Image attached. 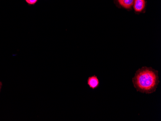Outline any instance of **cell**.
Masks as SVG:
<instances>
[{"instance_id": "1", "label": "cell", "mask_w": 161, "mask_h": 121, "mask_svg": "<svg viewBox=\"0 0 161 121\" xmlns=\"http://www.w3.org/2000/svg\"><path fill=\"white\" fill-rule=\"evenodd\" d=\"M132 82L137 92L147 94L153 93L160 83L158 72L151 67H143L136 72Z\"/></svg>"}, {"instance_id": "2", "label": "cell", "mask_w": 161, "mask_h": 121, "mask_svg": "<svg viewBox=\"0 0 161 121\" xmlns=\"http://www.w3.org/2000/svg\"><path fill=\"white\" fill-rule=\"evenodd\" d=\"M133 7L136 13L142 12L145 8V0H134Z\"/></svg>"}, {"instance_id": "3", "label": "cell", "mask_w": 161, "mask_h": 121, "mask_svg": "<svg viewBox=\"0 0 161 121\" xmlns=\"http://www.w3.org/2000/svg\"><path fill=\"white\" fill-rule=\"evenodd\" d=\"M87 83L88 86H89L91 89H96L100 85V82H99V79L97 76L94 75L92 76L89 77L88 78Z\"/></svg>"}, {"instance_id": "4", "label": "cell", "mask_w": 161, "mask_h": 121, "mask_svg": "<svg viewBox=\"0 0 161 121\" xmlns=\"http://www.w3.org/2000/svg\"><path fill=\"white\" fill-rule=\"evenodd\" d=\"M134 0H117L119 5L125 9H130L133 6Z\"/></svg>"}, {"instance_id": "5", "label": "cell", "mask_w": 161, "mask_h": 121, "mask_svg": "<svg viewBox=\"0 0 161 121\" xmlns=\"http://www.w3.org/2000/svg\"><path fill=\"white\" fill-rule=\"evenodd\" d=\"M24 1L29 6H33L37 3L39 0H24Z\"/></svg>"}, {"instance_id": "6", "label": "cell", "mask_w": 161, "mask_h": 121, "mask_svg": "<svg viewBox=\"0 0 161 121\" xmlns=\"http://www.w3.org/2000/svg\"><path fill=\"white\" fill-rule=\"evenodd\" d=\"M2 84L1 83H0V90H1V88Z\"/></svg>"}]
</instances>
